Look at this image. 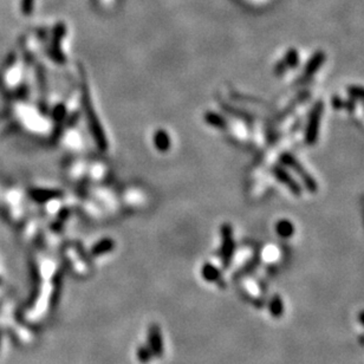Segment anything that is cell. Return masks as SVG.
I'll use <instances>...</instances> for the list:
<instances>
[{
    "label": "cell",
    "instance_id": "6da1fadb",
    "mask_svg": "<svg viewBox=\"0 0 364 364\" xmlns=\"http://www.w3.org/2000/svg\"><path fill=\"white\" fill-rule=\"evenodd\" d=\"M323 103L317 102L316 106L313 107L311 115H310L309 123H307L306 128V135L305 140L309 145H313L318 137V130H319V123H321L322 112H323Z\"/></svg>",
    "mask_w": 364,
    "mask_h": 364
},
{
    "label": "cell",
    "instance_id": "7a4b0ae2",
    "mask_svg": "<svg viewBox=\"0 0 364 364\" xmlns=\"http://www.w3.org/2000/svg\"><path fill=\"white\" fill-rule=\"evenodd\" d=\"M222 233V244L221 250H220V258H221L222 265L225 267H228L231 264L232 256L234 252V241L233 234H232V228L229 225H225L221 229Z\"/></svg>",
    "mask_w": 364,
    "mask_h": 364
},
{
    "label": "cell",
    "instance_id": "3957f363",
    "mask_svg": "<svg viewBox=\"0 0 364 364\" xmlns=\"http://www.w3.org/2000/svg\"><path fill=\"white\" fill-rule=\"evenodd\" d=\"M280 160H282V162L284 163V165L289 166L290 168L293 169V171L296 172L297 174L303 179L304 183H305L306 188L310 190V192H316V189H317V184H316L315 180H313V179L310 177L309 174H307L305 169H304L303 167L300 166V163L298 162V161L294 159L292 155L284 154L282 157H280Z\"/></svg>",
    "mask_w": 364,
    "mask_h": 364
},
{
    "label": "cell",
    "instance_id": "277c9868",
    "mask_svg": "<svg viewBox=\"0 0 364 364\" xmlns=\"http://www.w3.org/2000/svg\"><path fill=\"white\" fill-rule=\"evenodd\" d=\"M148 347L153 353L154 357L163 356L165 351V343H163V336L161 332L159 325L151 324L148 329Z\"/></svg>",
    "mask_w": 364,
    "mask_h": 364
},
{
    "label": "cell",
    "instance_id": "5b68a950",
    "mask_svg": "<svg viewBox=\"0 0 364 364\" xmlns=\"http://www.w3.org/2000/svg\"><path fill=\"white\" fill-rule=\"evenodd\" d=\"M273 174H274V177L282 182V183H284L285 186H288V188L291 190L292 193L296 194V195H299L300 194L299 184H298L296 181H293V179L289 175L288 172L284 171L283 168H280V167H274Z\"/></svg>",
    "mask_w": 364,
    "mask_h": 364
},
{
    "label": "cell",
    "instance_id": "8992f818",
    "mask_svg": "<svg viewBox=\"0 0 364 364\" xmlns=\"http://www.w3.org/2000/svg\"><path fill=\"white\" fill-rule=\"evenodd\" d=\"M201 276L206 282L217 283L221 279V271L211 262H206L201 268Z\"/></svg>",
    "mask_w": 364,
    "mask_h": 364
},
{
    "label": "cell",
    "instance_id": "52a82bcc",
    "mask_svg": "<svg viewBox=\"0 0 364 364\" xmlns=\"http://www.w3.org/2000/svg\"><path fill=\"white\" fill-rule=\"evenodd\" d=\"M268 311L273 318H280L284 315V303L279 294H274L268 303Z\"/></svg>",
    "mask_w": 364,
    "mask_h": 364
},
{
    "label": "cell",
    "instance_id": "ba28073f",
    "mask_svg": "<svg viewBox=\"0 0 364 364\" xmlns=\"http://www.w3.org/2000/svg\"><path fill=\"white\" fill-rule=\"evenodd\" d=\"M324 59L325 58H324L323 53H321V52L316 53V55L310 59V62L307 63L305 71H304V73H303V77L307 78V77H310L311 74L315 73L316 71L319 69V67H321V65L324 63Z\"/></svg>",
    "mask_w": 364,
    "mask_h": 364
},
{
    "label": "cell",
    "instance_id": "9c48e42d",
    "mask_svg": "<svg viewBox=\"0 0 364 364\" xmlns=\"http://www.w3.org/2000/svg\"><path fill=\"white\" fill-rule=\"evenodd\" d=\"M114 246H115L114 241L107 238V239H102L98 241L97 244H95L91 250V253L96 256L106 255V253H109L110 251L114 250Z\"/></svg>",
    "mask_w": 364,
    "mask_h": 364
},
{
    "label": "cell",
    "instance_id": "30bf717a",
    "mask_svg": "<svg viewBox=\"0 0 364 364\" xmlns=\"http://www.w3.org/2000/svg\"><path fill=\"white\" fill-rule=\"evenodd\" d=\"M276 232L278 233L279 237L288 239V238L293 235L294 227L289 220H280V221L277 222L276 225Z\"/></svg>",
    "mask_w": 364,
    "mask_h": 364
},
{
    "label": "cell",
    "instance_id": "8fae6325",
    "mask_svg": "<svg viewBox=\"0 0 364 364\" xmlns=\"http://www.w3.org/2000/svg\"><path fill=\"white\" fill-rule=\"evenodd\" d=\"M136 356L137 360L140 361L141 364H148L151 362V360L154 359V355L151 353V350L149 349L148 345H140L137 348L136 351Z\"/></svg>",
    "mask_w": 364,
    "mask_h": 364
},
{
    "label": "cell",
    "instance_id": "7c38bea8",
    "mask_svg": "<svg viewBox=\"0 0 364 364\" xmlns=\"http://www.w3.org/2000/svg\"><path fill=\"white\" fill-rule=\"evenodd\" d=\"M298 63V55L296 51H290L288 53V56H286V58L284 59V64L286 65V67H296Z\"/></svg>",
    "mask_w": 364,
    "mask_h": 364
},
{
    "label": "cell",
    "instance_id": "4fadbf2b",
    "mask_svg": "<svg viewBox=\"0 0 364 364\" xmlns=\"http://www.w3.org/2000/svg\"><path fill=\"white\" fill-rule=\"evenodd\" d=\"M348 91L353 97L360 98V100H364V89L363 88H359V86H351V88L348 89Z\"/></svg>",
    "mask_w": 364,
    "mask_h": 364
},
{
    "label": "cell",
    "instance_id": "5bb4252c",
    "mask_svg": "<svg viewBox=\"0 0 364 364\" xmlns=\"http://www.w3.org/2000/svg\"><path fill=\"white\" fill-rule=\"evenodd\" d=\"M357 319H359L360 324L362 325V327L364 328V310H362V311L359 312V316H357Z\"/></svg>",
    "mask_w": 364,
    "mask_h": 364
},
{
    "label": "cell",
    "instance_id": "9a60e30c",
    "mask_svg": "<svg viewBox=\"0 0 364 364\" xmlns=\"http://www.w3.org/2000/svg\"><path fill=\"white\" fill-rule=\"evenodd\" d=\"M359 341H360V344L364 347V333H362V335L359 337Z\"/></svg>",
    "mask_w": 364,
    "mask_h": 364
}]
</instances>
